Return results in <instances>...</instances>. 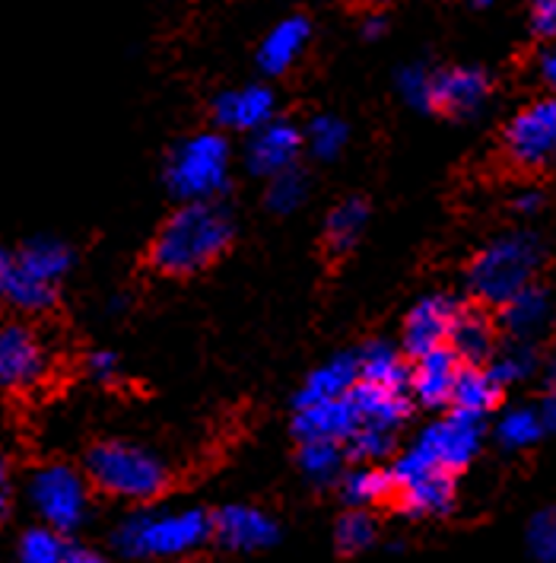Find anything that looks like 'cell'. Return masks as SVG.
Wrapping results in <instances>:
<instances>
[{
	"label": "cell",
	"mask_w": 556,
	"mask_h": 563,
	"mask_svg": "<svg viewBox=\"0 0 556 563\" xmlns=\"http://www.w3.org/2000/svg\"><path fill=\"white\" fill-rule=\"evenodd\" d=\"M302 147H305V134L296 128L293 121L274 119L248 134L242 159H245V169L252 176L274 178L293 169Z\"/></svg>",
	"instance_id": "11"
},
{
	"label": "cell",
	"mask_w": 556,
	"mask_h": 563,
	"mask_svg": "<svg viewBox=\"0 0 556 563\" xmlns=\"http://www.w3.org/2000/svg\"><path fill=\"white\" fill-rule=\"evenodd\" d=\"M359 379L381 383V386L410 388V366L394 344L372 341V344H366L359 351Z\"/></svg>",
	"instance_id": "27"
},
{
	"label": "cell",
	"mask_w": 556,
	"mask_h": 563,
	"mask_svg": "<svg viewBox=\"0 0 556 563\" xmlns=\"http://www.w3.org/2000/svg\"><path fill=\"white\" fill-rule=\"evenodd\" d=\"M302 134H305V147H309V153L324 159V163L337 159V156L344 153V147H347V141H351L347 121L337 119V115H315V119L309 121V128H305Z\"/></svg>",
	"instance_id": "30"
},
{
	"label": "cell",
	"mask_w": 556,
	"mask_h": 563,
	"mask_svg": "<svg viewBox=\"0 0 556 563\" xmlns=\"http://www.w3.org/2000/svg\"><path fill=\"white\" fill-rule=\"evenodd\" d=\"M235 223L216 201L181 205L149 242V267L163 277H194L233 245Z\"/></svg>",
	"instance_id": "1"
},
{
	"label": "cell",
	"mask_w": 556,
	"mask_h": 563,
	"mask_svg": "<svg viewBox=\"0 0 556 563\" xmlns=\"http://www.w3.org/2000/svg\"><path fill=\"white\" fill-rule=\"evenodd\" d=\"M13 267H16V252L7 249V245H0V287L7 284V277L13 274Z\"/></svg>",
	"instance_id": "43"
},
{
	"label": "cell",
	"mask_w": 556,
	"mask_h": 563,
	"mask_svg": "<svg viewBox=\"0 0 556 563\" xmlns=\"http://www.w3.org/2000/svg\"><path fill=\"white\" fill-rule=\"evenodd\" d=\"M502 153L515 169H541L556 159V96L519 109L502 131Z\"/></svg>",
	"instance_id": "8"
},
{
	"label": "cell",
	"mask_w": 556,
	"mask_h": 563,
	"mask_svg": "<svg viewBox=\"0 0 556 563\" xmlns=\"http://www.w3.org/2000/svg\"><path fill=\"white\" fill-rule=\"evenodd\" d=\"M458 312H462V302L448 294H430L420 299L404 319V354L420 356L445 347Z\"/></svg>",
	"instance_id": "14"
},
{
	"label": "cell",
	"mask_w": 556,
	"mask_h": 563,
	"mask_svg": "<svg viewBox=\"0 0 556 563\" xmlns=\"http://www.w3.org/2000/svg\"><path fill=\"white\" fill-rule=\"evenodd\" d=\"M305 198H309V178L305 173L293 166V169H287V173H280V176L267 178V191H264V205L270 213H280V217H287V213H293L305 205Z\"/></svg>",
	"instance_id": "31"
},
{
	"label": "cell",
	"mask_w": 556,
	"mask_h": 563,
	"mask_svg": "<svg viewBox=\"0 0 556 563\" xmlns=\"http://www.w3.org/2000/svg\"><path fill=\"white\" fill-rule=\"evenodd\" d=\"M274 119H277V96L262 84L226 89L213 99V121L233 134H252Z\"/></svg>",
	"instance_id": "16"
},
{
	"label": "cell",
	"mask_w": 556,
	"mask_h": 563,
	"mask_svg": "<svg viewBox=\"0 0 556 563\" xmlns=\"http://www.w3.org/2000/svg\"><path fill=\"white\" fill-rule=\"evenodd\" d=\"M551 312H554L551 294L541 284H527L525 290H519L515 297L499 306V325L509 331L512 341H531L547 328Z\"/></svg>",
	"instance_id": "20"
},
{
	"label": "cell",
	"mask_w": 556,
	"mask_h": 563,
	"mask_svg": "<svg viewBox=\"0 0 556 563\" xmlns=\"http://www.w3.org/2000/svg\"><path fill=\"white\" fill-rule=\"evenodd\" d=\"M465 360L455 354L448 344L430 354L413 356L410 363V395L423 408H452L455 383L462 376Z\"/></svg>",
	"instance_id": "15"
},
{
	"label": "cell",
	"mask_w": 556,
	"mask_h": 563,
	"mask_svg": "<svg viewBox=\"0 0 556 563\" xmlns=\"http://www.w3.org/2000/svg\"><path fill=\"white\" fill-rule=\"evenodd\" d=\"M312 38V23L305 16H287L267 32L258 45V67L267 77H280L302 58L305 45Z\"/></svg>",
	"instance_id": "19"
},
{
	"label": "cell",
	"mask_w": 556,
	"mask_h": 563,
	"mask_svg": "<svg viewBox=\"0 0 556 563\" xmlns=\"http://www.w3.org/2000/svg\"><path fill=\"white\" fill-rule=\"evenodd\" d=\"M372 3H391V0H372Z\"/></svg>",
	"instance_id": "48"
},
{
	"label": "cell",
	"mask_w": 556,
	"mask_h": 563,
	"mask_svg": "<svg viewBox=\"0 0 556 563\" xmlns=\"http://www.w3.org/2000/svg\"><path fill=\"white\" fill-rule=\"evenodd\" d=\"M30 504L45 526L60 534L77 532L89 516V477L60 462L42 465L30 477Z\"/></svg>",
	"instance_id": "6"
},
{
	"label": "cell",
	"mask_w": 556,
	"mask_h": 563,
	"mask_svg": "<svg viewBox=\"0 0 556 563\" xmlns=\"http://www.w3.org/2000/svg\"><path fill=\"white\" fill-rule=\"evenodd\" d=\"M233 176V147L220 131L191 134L178 144L166 159V188L181 205L191 201H216Z\"/></svg>",
	"instance_id": "5"
},
{
	"label": "cell",
	"mask_w": 556,
	"mask_h": 563,
	"mask_svg": "<svg viewBox=\"0 0 556 563\" xmlns=\"http://www.w3.org/2000/svg\"><path fill=\"white\" fill-rule=\"evenodd\" d=\"M213 541L235 554H255L280 541V526L258 506H223L213 512Z\"/></svg>",
	"instance_id": "13"
},
{
	"label": "cell",
	"mask_w": 556,
	"mask_h": 563,
	"mask_svg": "<svg viewBox=\"0 0 556 563\" xmlns=\"http://www.w3.org/2000/svg\"><path fill=\"white\" fill-rule=\"evenodd\" d=\"M487 366L497 373V379L502 386H512V383H522V379H527V376L534 373L537 356H534V351L527 347L525 341H515L509 351H502V354L493 356Z\"/></svg>",
	"instance_id": "36"
},
{
	"label": "cell",
	"mask_w": 556,
	"mask_h": 563,
	"mask_svg": "<svg viewBox=\"0 0 556 563\" xmlns=\"http://www.w3.org/2000/svg\"><path fill=\"white\" fill-rule=\"evenodd\" d=\"M213 538V516L204 509H134L112 532V544L127 561H181Z\"/></svg>",
	"instance_id": "2"
},
{
	"label": "cell",
	"mask_w": 556,
	"mask_h": 563,
	"mask_svg": "<svg viewBox=\"0 0 556 563\" xmlns=\"http://www.w3.org/2000/svg\"><path fill=\"white\" fill-rule=\"evenodd\" d=\"M541 417H544V423H547V430H556V388L544 398V405H541Z\"/></svg>",
	"instance_id": "45"
},
{
	"label": "cell",
	"mask_w": 556,
	"mask_h": 563,
	"mask_svg": "<svg viewBox=\"0 0 556 563\" xmlns=\"http://www.w3.org/2000/svg\"><path fill=\"white\" fill-rule=\"evenodd\" d=\"M531 30L541 38L556 35V0H531Z\"/></svg>",
	"instance_id": "39"
},
{
	"label": "cell",
	"mask_w": 556,
	"mask_h": 563,
	"mask_svg": "<svg viewBox=\"0 0 556 563\" xmlns=\"http://www.w3.org/2000/svg\"><path fill=\"white\" fill-rule=\"evenodd\" d=\"M554 376H556V354H554Z\"/></svg>",
	"instance_id": "49"
},
{
	"label": "cell",
	"mask_w": 556,
	"mask_h": 563,
	"mask_svg": "<svg viewBox=\"0 0 556 563\" xmlns=\"http://www.w3.org/2000/svg\"><path fill=\"white\" fill-rule=\"evenodd\" d=\"M398 92L416 112H433V70L426 64H408L398 70Z\"/></svg>",
	"instance_id": "34"
},
{
	"label": "cell",
	"mask_w": 556,
	"mask_h": 563,
	"mask_svg": "<svg viewBox=\"0 0 556 563\" xmlns=\"http://www.w3.org/2000/svg\"><path fill=\"white\" fill-rule=\"evenodd\" d=\"M48 376V351L23 322L0 325V391H30Z\"/></svg>",
	"instance_id": "10"
},
{
	"label": "cell",
	"mask_w": 556,
	"mask_h": 563,
	"mask_svg": "<svg viewBox=\"0 0 556 563\" xmlns=\"http://www.w3.org/2000/svg\"><path fill=\"white\" fill-rule=\"evenodd\" d=\"M544 249L531 233H505L487 242L468 265V290L483 306H502L534 284Z\"/></svg>",
	"instance_id": "4"
},
{
	"label": "cell",
	"mask_w": 556,
	"mask_h": 563,
	"mask_svg": "<svg viewBox=\"0 0 556 563\" xmlns=\"http://www.w3.org/2000/svg\"><path fill=\"white\" fill-rule=\"evenodd\" d=\"M341 497H344V504L356 506V509H369V506L394 500L391 468H379V465H366L363 462L359 468L341 475Z\"/></svg>",
	"instance_id": "26"
},
{
	"label": "cell",
	"mask_w": 556,
	"mask_h": 563,
	"mask_svg": "<svg viewBox=\"0 0 556 563\" xmlns=\"http://www.w3.org/2000/svg\"><path fill=\"white\" fill-rule=\"evenodd\" d=\"M544 430H547V423H544L541 411H534V408H512V411H505V415L499 417L497 440L505 449H527V445H534L544 437Z\"/></svg>",
	"instance_id": "32"
},
{
	"label": "cell",
	"mask_w": 556,
	"mask_h": 563,
	"mask_svg": "<svg viewBox=\"0 0 556 563\" xmlns=\"http://www.w3.org/2000/svg\"><path fill=\"white\" fill-rule=\"evenodd\" d=\"M366 223H369V205L363 198H344L324 220V249L334 258L353 252L366 233Z\"/></svg>",
	"instance_id": "25"
},
{
	"label": "cell",
	"mask_w": 556,
	"mask_h": 563,
	"mask_svg": "<svg viewBox=\"0 0 556 563\" xmlns=\"http://www.w3.org/2000/svg\"><path fill=\"white\" fill-rule=\"evenodd\" d=\"M351 398L359 411L363 427H379V430H391V433L401 430V423L408 420L410 408H413L410 388L381 386V383H369V379H359L351 388Z\"/></svg>",
	"instance_id": "18"
},
{
	"label": "cell",
	"mask_w": 556,
	"mask_h": 563,
	"mask_svg": "<svg viewBox=\"0 0 556 563\" xmlns=\"http://www.w3.org/2000/svg\"><path fill=\"white\" fill-rule=\"evenodd\" d=\"M493 92V80L480 67H442L433 70V112L448 119L477 115Z\"/></svg>",
	"instance_id": "12"
},
{
	"label": "cell",
	"mask_w": 556,
	"mask_h": 563,
	"mask_svg": "<svg viewBox=\"0 0 556 563\" xmlns=\"http://www.w3.org/2000/svg\"><path fill=\"white\" fill-rule=\"evenodd\" d=\"M391 477H394V500L408 516L433 519V516L452 512V506H455V475L430 465L410 445L394 459Z\"/></svg>",
	"instance_id": "7"
},
{
	"label": "cell",
	"mask_w": 556,
	"mask_h": 563,
	"mask_svg": "<svg viewBox=\"0 0 556 563\" xmlns=\"http://www.w3.org/2000/svg\"><path fill=\"white\" fill-rule=\"evenodd\" d=\"M359 427H363V420H359V411H356L351 395L302 405L293 415L296 440H334V443L347 445Z\"/></svg>",
	"instance_id": "17"
},
{
	"label": "cell",
	"mask_w": 556,
	"mask_h": 563,
	"mask_svg": "<svg viewBox=\"0 0 556 563\" xmlns=\"http://www.w3.org/2000/svg\"><path fill=\"white\" fill-rule=\"evenodd\" d=\"M64 554H67L64 534L42 522L30 532H23L20 548H16V563H64Z\"/></svg>",
	"instance_id": "33"
},
{
	"label": "cell",
	"mask_w": 556,
	"mask_h": 563,
	"mask_svg": "<svg viewBox=\"0 0 556 563\" xmlns=\"http://www.w3.org/2000/svg\"><path fill=\"white\" fill-rule=\"evenodd\" d=\"M64 563H109V561H105L99 551H92V548H80V544H74V548H67Z\"/></svg>",
	"instance_id": "41"
},
{
	"label": "cell",
	"mask_w": 556,
	"mask_h": 563,
	"mask_svg": "<svg viewBox=\"0 0 556 563\" xmlns=\"http://www.w3.org/2000/svg\"><path fill=\"white\" fill-rule=\"evenodd\" d=\"M381 32H385V16L372 13V16L363 20V35H366V38H379Z\"/></svg>",
	"instance_id": "46"
},
{
	"label": "cell",
	"mask_w": 556,
	"mask_h": 563,
	"mask_svg": "<svg viewBox=\"0 0 556 563\" xmlns=\"http://www.w3.org/2000/svg\"><path fill=\"white\" fill-rule=\"evenodd\" d=\"M376 538H379V526L369 509L351 506L334 526V544L341 554H363L376 544Z\"/></svg>",
	"instance_id": "29"
},
{
	"label": "cell",
	"mask_w": 556,
	"mask_h": 563,
	"mask_svg": "<svg viewBox=\"0 0 556 563\" xmlns=\"http://www.w3.org/2000/svg\"><path fill=\"white\" fill-rule=\"evenodd\" d=\"M87 373L96 379V383H115L118 373H121V360H118L115 351H92L87 356Z\"/></svg>",
	"instance_id": "38"
},
{
	"label": "cell",
	"mask_w": 556,
	"mask_h": 563,
	"mask_svg": "<svg viewBox=\"0 0 556 563\" xmlns=\"http://www.w3.org/2000/svg\"><path fill=\"white\" fill-rule=\"evenodd\" d=\"M448 347L462 356L465 363H487L497 351V322L480 306H462Z\"/></svg>",
	"instance_id": "22"
},
{
	"label": "cell",
	"mask_w": 556,
	"mask_h": 563,
	"mask_svg": "<svg viewBox=\"0 0 556 563\" xmlns=\"http://www.w3.org/2000/svg\"><path fill=\"white\" fill-rule=\"evenodd\" d=\"M356 383H359V351L331 356L327 363L309 373V379L296 391L293 408L327 401V398H344V395H351Z\"/></svg>",
	"instance_id": "21"
},
{
	"label": "cell",
	"mask_w": 556,
	"mask_h": 563,
	"mask_svg": "<svg viewBox=\"0 0 556 563\" xmlns=\"http://www.w3.org/2000/svg\"><path fill=\"white\" fill-rule=\"evenodd\" d=\"M527 544L531 554L541 563H556V506L537 512L527 526Z\"/></svg>",
	"instance_id": "37"
},
{
	"label": "cell",
	"mask_w": 556,
	"mask_h": 563,
	"mask_svg": "<svg viewBox=\"0 0 556 563\" xmlns=\"http://www.w3.org/2000/svg\"><path fill=\"white\" fill-rule=\"evenodd\" d=\"M16 262L35 280L58 287L74 267V249L67 242H60V239H32L16 252Z\"/></svg>",
	"instance_id": "24"
},
{
	"label": "cell",
	"mask_w": 556,
	"mask_h": 563,
	"mask_svg": "<svg viewBox=\"0 0 556 563\" xmlns=\"http://www.w3.org/2000/svg\"><path fill=\"white\" fill-rule=\"evenodd\" d=\"M394 443H398V433H391V430L359 427L356 437L347 443V455L356 462H366V465H379L385 455L394 452Z\"/></svg>",
	"instance_id": "35"
},
{
	"label": "cell",
	"mask_w": 556,
	"mask_h": 563,
	"mask_svg": "<svg viewBox=\"0 0 556 563\" xmlns=\"http://www.w3.org/2000/svg\"><path fill=\"white\" fill-rule=\"evenodd\" d=\"M537 208H541V195H537V191H531V188L515 198V210H519V213H534Z\"/></svg>",
	"instance_id": "44"
},
{
	"label": "cell",
	"mask_w": 556,
	"mask_h": 563,
	"mask_svg": "<svg viewBox=\"0 0 556 563\" xmlns=\"http://www.w3.org/2000/svg\"><path fill=\"white\" fill-rule=\"evenodd\" d=\"M541 77H544V84L556 92V48L544 52V58H541Z\"/></svg>",
	"instance_id": "42"
},
{
	"label": "cell",
	"mask_w": 556,
	"mask_h": 563,
	"mask_svg": "<svg viewBox=\"0 0 556 563\" xmlns=\"http://www.w3.org/2000/svg\"><path fill=\"white\" fill-rule=\"evenodd\" d=\"M480 443H483V417L452 408V415L426 423L420 430V437L410 443V449L420 452L430 465L458 475L474 462V455L480 452Z\"/></svg>",
	"instance_id": "9"
},
{
	"label": "cell",
	"mask_w": 556,
	"mask_h": 563,
	"mask_svg": "<svg viewBox=\"0 0 556 563\" xmlns=\"http://www.w3.org/2000/svg\"><path fill=\"white\" fill-rule=\"evenodd\" d=\"M502 383L497 379V373L487 363H465L462 376L455 383V395H452V408L465 411L474 417H487L502 398Z\"/></svg>",
	"instance_id": "23"
},
{
	"label": "cell",
	"mask_w": 556,
	"mask_h": 563,
	"mask_svg": "<svg viewBox=\"0 0 556 563\" xmlns=\"http://www.w3.org/2000/svg\"><path fill=\"white\" fill-rule=\"evenodd\" d=\"M10 500H13L10 468H7V462H3V455H0V522H3V519H7V512H10Z\"/></svg>",
	"instance_id": "40"
},
{
	"label": "cell",
	"mask_w": 556,
	"mask_h": 563,
	"mask_svg": "<svg viewBox=\"0 0 556 563\" xmlns=\"http://www.w3.org/2000/svg\"><path fill=\"white\" fill-rule=\"evenodd\" d=\"M474 7H490V3H497V0H470Z\"/></svg>",
	"instance_id": "47"
},
{
	"label": "cell",
	"mask_w": 556,
	"mask_h": 563,
	"mask_svg": "<svg viewBox=\"0 0 556 563\" xmlns=\"http://www.w3.org/2000/svg\"><path fill=\"white\" fill-rule=\"evenodd\" d=\"M89 484L115 500L149 504L169 487V465L144 445L105 440L87 455Z\"/></svg>",
	"instance_id": "3"
},
{
	"label": "cell",
	"mask_w": 556,
	"mask_h": 563,
	"mask_svg": "<svg viewBox=\"0 0 556 563\" xmlns=\"http://www.w3.org/2000/svg\"><path fill=\"white\" fill-rule=\"evenodd\" d=\"M344 459H347V445L334 443V440H299V472L309 477L312 484H331L344 475Z\"/></svg>",
	"instance_id": "28"
}]
</instances>
